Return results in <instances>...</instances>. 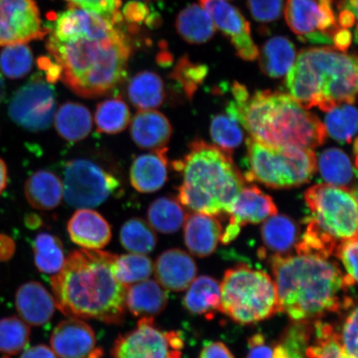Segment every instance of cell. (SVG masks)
Segmentation results:
<instances>
[{"label": "cell", "instance_id": "cell-2", "mask_svg": "<svg viewBox=\"0 0 358 358\" xmlns=\"http://www.w3.org/2000/svg\"><path fill=\"white\" fill-rule=\"evenodd\" d=\"M279 312L294 322L320 319L355 304L337 262L313 254L274 255L271 258Z\"/></svg>", "mask_w": 358, "mask_h": 358}, {"label": "cell", "instance_id": "cell-36", "mask_svg": "<svg viewBox=\"0 0 358 358\" xmlns=\"http://www.w3.org/2000/svg\"><path fill=\"white\" fill-rule=\"evenodd\" d=\"M34 257L36 267L44 274L55 275L65 263L64 244L57 236L40 234L35 237Z\"/></svg>", "mask_w": 358, "mask_h": 358}, {"label": "cell", "instance_id": "cell-43", "mask_svg": "<svg viewBox=\"0 0 358 358\" xmlns=\"http://www.w3.org/2000/svg\"><path fill=\"white\" fill-rule=\"evenodd\" d=\"M31 331L28 324L15 316L0 320V352L16 355L26 349L30 341Z\"/></svg>", "mask_w": 358, "mask_h": 358}, {"label": "cell", "instance_id": "cell-10", "mask_svg": "<svg viewBox=\"0 0 358 358\" xmlns=\"http://www.w3.org/2000/svg\"><path fill=\"white\" fill-rule=\"evenodd\" d=\"M64 198L75 208L97 207L113 195L120 183L91 160L78 159L67 162L64 169Z\"/></svg>", "mask_w": 358, "mask_h": 358}, {"label": "cell", "instance_id": "cell-52", "mask_svg": "<svg viewBox=\"0 0 358 358\" xmlns=\"http://www.w3.org/2000/svg\"><path fill=\"white\" fill-rule=\"evenodd\" d=\"M39 69L46 73V80L49 83H55L61 79V69L59 65L50 57H42L38 60Z\"/></svg>", "mask_w": 358, "mask_h": 358}, {"label": "cell", "instance_id": "cell-5", "mask_svg": "<svg viewBox=\"0 0 358 358\" xmlns=\"http://www.w3.org/2000/svg\"><path fill=\"white\" fill-rule=\"evenodd\" d=\"M285 80L289 95L304 107L329 112L353 104L357 92V58L331 47L303 49Z\"/></svg>", "mask_w": 358, "mask_h": 358}, {"label": "cell", "instance_id": "cell-49", "mask_svg": "<svg viewBox=\"0 0 358 358\" xmlns=\"http://www.w3.org/2000/svg\"><path fill=\"white\" fill-rule=\"evenodd\" d=\"M339 333V332H338ZM343 351L348 356L357 358V308L352 307L339 333Z\"/></svg>", "mask_w": 358, "mask_h": 358}, {"label": "cell", "instance_id": "cell-51", "mask_svg": "<svg viewBox=\"0 0 358 358\" xmlns=\"http://www.w3.org/2000/svg\"><path fill=\"white\" fill-rule=\"evenodd\" d=\"M199 358H234L231 351L221 342H207Z\"/></svg>", "mask_w": 358, "mask_h": 358}, {"label": "cell", "instance_id": "cell-50", "mask_svg": "<svg viewBox=\"0 0 358 358\" xmlns=\"http://www.w3.org/2000/svg\"><path fill=\"white\" fill-rule=\"evenodd\" d=\"M274 348L267 343L261 333L254 334L248 340V353L246 358H273Z\"/></svg>", "mask_w": 358, "mask_h": 358}, {"label": "cell", "instance_id": "cell-57", "mask_svg": "<svg viewBox=\"0 0 358 358\" xmlns=\"http://www.w3.org/2000/svg\"><path fill=\"white\" fill-rule=\"evenodd\" d=\"M8 183V169L6 163L0 159V194L6 189Z\"/></svg>", "mask_w": 358, "mask_h": 358}, {"label": "cell", "instance_id": "cell-6", "mask_svg": "<svg viewBox=\"0 0 358 358\" xmlns=\"http://www.w3.org/2000/svg\"><path fill=\"white\" fill-rule=\"evenodd\" d=\"M239 115L250 137L268 146L313 150L326 141L324 124L289 94L257 92L239 107Z\"/></svg>", "mask_w": 358, "mask_h": 358}, {"label": "cell", "instance_id": "cell-8", "mask_svg": "<svg viewBox=\"0 0 358 358\" xmlns=\"http://www.w3.org/2000/svg\"><path fill=\"white\" fill-rule=\"evenodd\" d=\"M218 311L240 324L258 323L279 312L278 295L270 275L238 265L224 275Z\"/></svg>", "mask_w": 358, "mask_h": 358}, {"label": "cell", "instance_id": "cell-35", "mask_svg": "<svg viewBox=\"0 0 358 358\" xmlns=\"http://www.w3.org/2000/svg\"><path fill=\"white\" fill-rule=\"evenodd\" d=\"M319 170L328 185L348 187L356 176L350 159L337 148H329L319 156Z\"/></svg>", "mask_w": 358, "mask_h": 358}, {"label": "cell", "instance_id": "cell-25", "mask_svg": "<svg viewBox=\"0 0 358 358\" xmlns=\"http://www.w3.org/2000/svg\"><path fill=\"white\" fill-rule=\"evenodd\" d=\"M169 297L158 282L147 279L128 286L125 306L137 319L155 317L167 307Z\"/></svg>", "mask_w": 358, "mask_h": 358}, {"label": "cell", "instance_id": "cell-3", "mask_svg": "<svg viewBox=\"0 0 358 358\" xmlns=\"http://www.w3.org/2000/svg\"><path fill=\"white\" fill-rule=\"evenodd\" d=\"M47 49L60 66L62 82L78 96L89 99L108 95L123 83L132 52L124 32L110 38L66 41L50 36Z\"/></svg>", "mask_w": 358, "mask_h": 358}, {"label": "cell", "instance_id": "cell-18", "mask_svg": "<svg viewBox=\"0 0 358 358\" xmlns=\"http://www.w3.org/2000/svg\"><path fill=\"white\" fill-rule=\"evenodd\" d=\"M157 282L165 289L180 292L196 278L198 267L189 253L170 249L159 255L154 266Z\"/></svg>", "mask_w": 358, "mask_h": 358}, {"label": "cell", "instance_id": "cell-14", "mask_svg": "<svg viewBox=\"0 0 358 358\" xmlns=\"http://www.w3.org/2000/svg\"><path fill=\"white\" fill-rule=\"evenodd\" d=\"M49 32L34 0H0V47L42 39Z\"/></svg>", "mask_w": 358, "mask_h": 358}, {"label": "cell", "instance_id": "cell-44", "mask_svg": "<svg viewBox=\"0 0 358 358\" xmlns=\"http://www.w3.org/2000/svg\"><path fill=\"white\" fill-rule=\"evenodd\" d=\"M208 73L206 65L194 64L187 55L178 60L173 71L171 78L180 85L186 96L192 99L194 93Z\"/></svg>", "mask_w": 358, "mask_h": 358}, {"label": "cell", "instance_id": "cell-12", "mask_svg": "<svg viewBox=\"0 0 358 358\" xmlns=\"http://www.w3.org/2000/svg\"><path fill=\"white\" fill-rule=\"evenodd\" d=\"M8 113L13 122L26 131H46L56 113L55 88L41 73H36L13 94Z\"/></svg>", "mask_w": 358, "mask_h": 358}, {"label": "cell", "instance_id": "cell-7", "mask_svg": "<svg viewBox=\"0 0 358 358\" xmlns=\"http://www.w3.org/2000/svg\"><path fill=\"white\" fill-rule=\"evenodd\" d=\"M304 199L310 215L296 253L329 258L343 241L357 237L356 191L325 183L310 187Z\"/></svg>", "mask_w": 358, "mask_h": 358}, {"label": "cell", "instance_id": "cell-15", "mask_svg": "<svg viewBox=\"0 0 358 358\" xmlns=\"http://www.w3.org/2000/svg\"><path fill=\"white\" fill-rule=\"evenodd\" d=\"M69 10L62 12L53 22L52 37L66 41L80 38L105 39L115 37L123 32L108 17L96 13L69 6Z\"/></svg>", "mask_w": 358, "mask_h": 358}, {"label": "cell", "instance_id": "cell-20", "mask_svg": "<svg viewBox=\"0 0 358 358\" xmlns=\"http://www.w3.org/2000/svg\"><path fill=\"white\" fill-rule=\"evenodd\" d=\"M15 307L20 319L34 327L48 324L57 308L55 297L37 281L20 286L15 294Z\"/></svg>", "mask_w": 358, "mask_h": 358}, {"label": "cell", "instance_id": "cell-26", "mask_svg": "<svg viewBox=\"0 0 358 358\" xmlns=\"http://www.w3.org/2000/svg\"><path fill=\"white\" fill-rule=\"evenodd\" d=\"M27 201L35 209L53 210L59 206L64 196L62 182L55 173L39 170L27 180L24 187Z\"/></svg>", "mask_w": 358, "mask_h": 358}, {"label": "cell", "instance_id": "cell-4", "mask_svg": "<svg viewBox=\"0 0 358 358\" xmlns=\"http://www.w3.org/2000/svg\"><path fill=\"white\" fill-rule=\"evenodd\" d=\"M173 167L182 173L178 187V201L195 213L218 217L228 208L245 185L231 152L195 141L189 152Z\"/></svg>", "mask_w": 358, "mask_h": 358}, {"label": "cell", "instance_id": "cell-32", "mask_svg": "<svg viewBox=\"0 0 358 358\" xmlns=\"http://www.w3.org/2000/svg\"><path fill=\"white\" fill-rule=\"evenodd\" d=\"M176 29L186 42L194 44L205 43L216 34V26L211 16L199 4L183 8L176 20Z\"/></svg>", "mask_w": 358, "mask_h": 358}, {"label": "cell", "instance_id": "cell-19", "mask_svg": "<svg viewBox=\"0 0 358 358\" xmlns=\"http://www.w3.org/2000/svg\"><path fill=\"white\" fill-rule=\"evenodd\" d=\"M274 201L257 187H245L241 190L228 208L230 215L228 226L241 231L248 224H258L277 214Z\"/></svg>", "mask_w": 358, "mask_h": 358}, {"label": "cell", "instance_id": "cell-55", "mask_svg": "<svg viewBox=\"0 0 358 358\" xmlns=\"http://www.w3.org/2000/svg\"><path fill=\"white\" fill-rule=\"evenodd\" d=\"M15 252V243L11 237L0 234V262H7Z\"/></svg>", "mask_w": 358, "mask_h": 358}, {"label": "cell", "instance_id": "cell-60", "mask_svg": "<svg viewBox=\"0 0 358 358\" xmlns=\"http://www.w3.org/2000/svg\"><path fill=\"white\" fill-rule=\"evenodd\" d=\"M340 358H355V357H350V356H348L347 355H345V353H343L342 356L340 357Z\"/></svg>", "mask_w": 358, "mask_h": 358}, {"label": "cell", "instance_id": "cell-22", "mask_svg": "<svg viewBox=\"0 0 358 358\" xmlns=\"http://www.w3.org/2000/svg\"><path fill=\"white\" fill-rule=\"evenodd\" d=\"M167 151L164 148L134 159L129 170V181L134 189L151 194L165 185L169 173Z\"/></svg>", "mask_w": 358, "mask_h": 358}, {"label": "cell", "instance_id": "cell-54", "mask_svg": "<svg viewBox=\"0 0 358 358\" xmlns=\"http://www.w3.org/2000/svg\"><path fill=\"white\" fill-rule=\"evenodd\" d=\"M20 358H58V357L52 349L43 344H39V345L24 349Z\"/></svg>", "mask_w": 358, "mask_h": 358}, {"label": "cell", "instance_id": "cell-42", "mask_svg": "<svg viewBox=\"0 0 358 358\" xmlns=\"http://www.w3.org/2000/svg\"><path fill=\"white\" fill-rule=\"evenodd\" d=\"M33 66V52L27 43L8 45L0 52V71L8 79L26 77Z\"/></svg>", "mask_w": 358, "mask_h": 358}, {"label": "cell", "instance_id": "cell-24", "mask_svg": "<svg viewBox=\"0 0 358 358\" xmlns=\"http://www.w3.org/2000/svg\"><path fill=\"white\" fill-rule=\"evenodd\" d=\"M222 234L220 222L203 213L187 215L185 241L187 249L198 257L210 256L216 250Z\"/></svg>", "mask_w": 358, "mask_h": 358}, {"label": "cell", "instance_id": "cell-13", "mask_svg": "<svg viewBox=\"0 0 358 358\" xmlns=\"http://www.w3.org/2000/svg\"><path fill=\"white\" fill-rule=\"evenodd\" d=\"M285 17L291 31L304 43L333 44V35L340 29L333 3L324 0H287Z\"/></svg>", "mask_w": 358, "mask_h": 358}, {"label": "cell", "instance_id": "cell-37", "mask_svg": "<svg viewBox=\"0 0 358 358\" xmlns=\"http://www.w3.org/2000/svg\"><path fill=\"white\" fill-rule=\"evenodd\" d=\"M120 241L129 252L146 255L155 249L158 238L149 222L134 217L120 228Z\"/></svg>", "mask_w": 358, "mask_h": 358}, {"label": "cell", "instance_id": "cell-31", "mask_svg": "<svg viewBox=\"0 0 358 358\" xmlns=\"http://www.w3.org/2000/svg\"><path fill=\"white\" fill-rule=\"evenodd\" d=\"M220 301V284L208 275L194 279L183 298V304L187 311L194 315H205L207 317H213V313L218 310Z\"/></svg>", "mask_w": 358, "mask_h": 358}, {"label": "cell", "instance_id": "cell-41", "mask_svg": "<svg viewBox=\"0 0 358 358\" xmlns=\"http://www.w3.org/2000/svg\"><path fill=\"white\" fill-rule=\"evenodd\" d=\"M315 340L308 346L306 358H340L343 351L339 333L334 327L322 320L313 322Z\"/></svg>", "mask_w": 358, "mask_h": 358}, {"label": "cell", "instance_id": "cell-1", "mask_svg": "<svg viewBox=\"0 0 358 358\" xmlns=\"http://www.w3.org/2000/svg\"><path fill=\"white\" fill-rule=\"evenodd\" d=\"M116 257L101 250L83 248L70 253L51 279L58 310L73 319L122 324L127 287L115 278Z\"/></svg>", "mask_w": 358, "mask_h": 358}, {"label": "cell", "instance_id": "cell-38", "mask_svg": "<svg viewBox=\"0 0 358 358\" xmlns=\"http://www.w3.org/2000/svg\"><path fill=\"white\" fill-rule=\"evenodd\" d=\"M131 122V110L122 97L110 98L97 105L95 122L97 131L107 134L122 133Z\"/></svg>", "mask_w": 358, "mask_h": 358}, {"label": "cell", "instance_id": "cell-27", "mask_svg": "<svg viewBox=\"0 0 358 358\" xmlns=\"http://www.w3.org/2000/svg\"><path fill=\"white\" fill-rule=\"evenodd\" d=\"M259 64L264 73L280 78L289 73L296 59L294 44L283 36L268 39L259 52Z\"/></svg>", "mask_w": 358, "mask_h": 358}, {"label": "cell", "instance_id": "cell-46", "mask_svg": "<svg viewBox=\"0 0 358 358\" xmlns=\"http://www.w3.org/2000/svg\"><path fill=\"white\" fill-rule=\"evenodd\" d=\"M66 1L70 3V6L82 8L108 17L116 24H122L123 20L122 15L120 11L122 6L120 0H66Z\"/></svg>", "mask_w": 358, "mask_h": 358}, {"label": "cell", "instance_id": "cell-59", "mask_svg": "<svg viewBox=\"0 0 358 358\" xmlns=\"http://www.w3.org/2000/svg\"><path fill=\"white\" fill-rule=\"evenodd\" d=\"M6 96V85H4L3 76L0 73V103L3 101Z\"/></svg>", "mask_w": 358, "mask_h": 358}, {"label": "cell", "instance_id": "cell-11", "mask_svg": "<svg viewBox=\"0 0 358 358\" xmlns=\"http://www.w3.org/2000/svg\"><path fill=\"white\" fill-rule=\"evenodd\" d=\"M183 348L181 333L162 330L154 317H143L136 329L119 335L110 355L113 358H182Z\"/></svg>", "mask_w": 358, "mask_h": 358}, {"label": "cell", "instance_id": "cell-39", "mask_svg": "<svg viewBox=\"0 0 358 358\" xmlns=\"http://www.w3.org/2000/svg\"><path fill=\"white\" fill-rule=\"evenodd\" d=\"M357 111L352 104H342L328 112L324 127L327 134L341 144H349L356 136Z\"/></svg>", "mask_w": 358, "mask_h": 358}, {"label": "cell", "instance_id": "cell-9", "mask_svg": "<svg viewBox=\"0 0 358 358\" xmlns=\"http://www.w3.org/2000/svg\"><path fill=\"white\" fill-rule=\"evenodd\" d=\"M244 178L271 189H289L310 181L316 172L315 152L296 146L272 147L250 137L246 141Z\"/></svg>", "mask_w": 358, "mask_h": 358}, {"label": "cell", "instance_id": "cell-28", "mask_svg": "<svg viewBox=\"0 0 358 358\" xmlns=\"http://www.w3.org/2000/svg\"><path fill=\"white\" fill-rule=\"evenodd\" d=\"M55 129L60 137L71 142L86 138L92 129V116L86 106L78 102L62 104L55 115Z\"/></svg>", "mask_w": 358, "mask_h": 358}, {"label": "cell", "instance_id": "cell-58", "mask_svg": "<svg viewBox=\"0 0 358 358\" xmlns=\"http://www.w3.org/2000/svg\"><path fill=\"white\" fill-rule=\"evenodd\" d=\"M25 222L26 226L31 228V229H36V228L41 227L43 224L42 219L36 214L28 215L25 219Z\"/></svg>", "mask_w": 358, "mask_h": 358}, {"label": "cell", "instance_id": "cell-56", "mask_svg": "<svg viewBox=\"0 0 358 358\" xmlns=\"http://www.w3.org/2000/svg\"><path fill=\"white\" fill-rule=\"evenodd\" d=\"M356 17L357 16L353 15L351 11L342 10L338 17V24L340 28H352V27L355 24Z\"/></svg>", "mask_w": 358, "mask_h": 358}, {"label": "cell", "instance_id": "cell-45", "mask_svg": "<svg viewBox=\"0 0 358 358\" xmlns=\"http://www.w3.org/2000/svg\"><path fill=\"white\" fill-rule=\"evenodd\" d=\"M357 237L343 241L336 250L334 256L342 262L347 274L344 275V283L350 288L357 280Z\"/></svg>", "mask_w": 358, "mask_h": 358}, {"label": "cell", "instance_id": "cell-48", "mask_svg": "<svg viewBox=\"0 0 358 358\" xmlns=\"http://www.w3.org/2000/svg\"><path fill=\"white\" fill-rule=\"evenodd\" d=\"M246 4L253 19L259 22L276 21L283 11V0H248Z\"/></svg>", "mask_w": 358, "mask_h": 358}, {"label": "cell", "instance_id": "cell-23", "mask_svg": "<svg viewBox=\"0 0 358 358\" xmlns=\"http://www.w3.org/2000/svg\"><path fill=\"white\" fill-rule=\"evenodd\" d=\"M173 134L169 119L159 111L140 110L134 116L131 136L143 150H158L166 148Z\"/></svg>", "mask_w": 358, "mask_h": 358}, {"label": "cell", "instance_id": "cell-29", "mask_svg": "<svg viewBox=\"0 0 358 358\" xmlns=\"http://www.w3.org/2000/svg\"><path fill=\"white\" fill-rule=\"evenodd\" d=\"M127 96L129 101L138 110L158 108L165 99L164 80L154 71H141L129 80Z\"/></svg>", "mask_w": 358, "mask_h": 358}, {"label": "cell", "instance_id": "cell-17", "mask_svg": "<svg viewBox=\"0 0 358 358\" xmlns=\"http://www.w3.org/2000/svg\"><path fill=\"white\" fill-rule=\"evenodd\" d=\"M52 351L59 358H101L95 332L86 322L70 317L58 324L51 336Z\"/></svg>", "mask_w": 358, "mask_h": 358}, {"label": "cell", "instance_id": "cell-34", "mask_svg": "<svg viewBox=\"0 0 358 358\" xmlns=\"http://www.w3.org/2000/svg\"><path fill=\"white\" fill-rule=\"evenodd\" d=\"M238 106L232 100L226 107L225 113L213 116L210 133L218 147L232 152L243 141V132L240 127Z\"/></svg>", "mask_w": 358, "mask_h": 358}, {"label": "cell", "instance_id": "cell-30", "mask_svg": "<svg viewBox=\"0 0 358 358\" xmlns=\"http://www.w3.org/2000/svg\"><path fill=\"white\" fill-rule=\"evenodd\" d=\"M299 227L286 215H274L262 227V237L266 248L275 255H288L299 241Z\"/></svg>", "mask_w": 358, "mask_h": 358}, {"label": "cell", "instance_id": "cell-47", "mask_svg": "<svg viewBox=\"0 0 358 358\" xmlns=\"http://www.w3.org/2000/svg\"><path fill=\"white\" fill-rule=\"evenodd\" d=\"M124 20L129 24L138 25L145 24L148 27H155L159 22V15L147 6L138 1L129 2L123 8Z\"/></svg>", "mask_w": 358, "mask_h": 358}, {"label": "cell", "instance_id": "cell-40", "mask_svg": "<svg viewBox=\"0 0 358 358\" xmlns=\"http://www.w3.org/2000/svg\"><path fill=\"white\" fill-rule=\"evenodd\" d=\"M153 272V262L144 254L122 255L114 262L115 278L127 287L149 279Z\"/></svg>", "mask_w": 358, "mask_h": 358}, {"label": "cell", "instance_id": "cell-16", "mask_svg": "<svg viewBox=\"0 0 358 358\" xmlns=\"http://www.w3.org/2000/svg\"><path fill=\"white\" fill-rule=\"evenodd\" d=\"M211 16L215 26L229 38L236 55L245 61L256 60L259 49L250 36V22L243 13L226 0H199Z\"/></svg>", "mask_w": 358, "mask_h": 358}, {"label": "cell", "instance_id": "cell-33", "mask_svg": "<svg viewBox=\"0 0 358 358\" xmlns=\"http://www.w3.org/2000/svg\"><path fill=\"white\" fill-rule=\"evenodd\" d=\"M147 217L154 230L163 234H173L181 229L187 214L178 200L162 196L150 204Z\"/></svg>", "mask_w": 358, "mask_h": 358}, {"label": "cell", "instance_id": "cell-21", "mask_svg": "<svg viewBox=\"0 0 358 358\" xmlns=\"http://www.w3.org/2000/svg\"><path fill=\"white\" fill-rule=\"evenodd\" d=\"M67 231L73 243L84 249L101 250L110 243L111 227L99 213L80 208L67 223Z\"/></svg>", "mask_w": 358, "mask_h": 358}, {"label": "cell", "instance_id": "cell-53", "mask_svg": "<svg viewBox=\"0 0 358 358\" xmlns=\"http://www.w3.org/2000/svg\"><path fill=\"white\" fill-rule=\"evenodd\" d=\"M334 48L343 52H346L351 47L352 43V34L348 29L340 28L336 31L332 37Z\"/></svg>", "mask_w": 358, "mask_h": 358}]
</instances>
